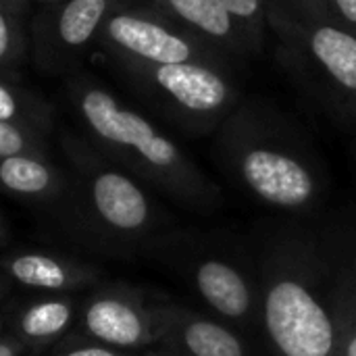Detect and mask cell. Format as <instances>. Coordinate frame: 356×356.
Returning a JSON list of instances; mask_svg holds the SVG:
<instances>
[{"label": "cell", "instance_id": "6da1fadb", "mask_svg": "<svg viewBox=\"0 0 356 356\" xmlns=\"http://www.w3.org/2000/svg\"><path fill=\"white\" fill-rule=\"evenodd\" d=\"M248 242L261 284V355L340 356L356 309V215H275Z\"/></svg>", "mask_w": 356, "mask_h": 356}, {"label": "cell", "instance_id": "7a4b0ae2", "mask_svg": "<svg viewBox=\"0 0 356 356\" xmlns=\"http://www.w3.org/2000/svg\"><path fill=\"white\" fill-rule=\"evenodd\" d=\"M69 100L90 142L142 184L200 217L223 207L221 188L148 117L125 106L113 92L77 77L69 83Z\"/></svg>", "mask_w": 356, "mask_h": 356}, {"label": "cell", "instance_id": "3957f363", "mask_svg": "<svg viewBox=\"0 0 356 356\" xmlns=\"http://www.w3.org/2000/svg\"><path fill=\"white\" fill-rule=\"evenodd\" d=\"M219 156L232 179L280 215L323 211L327 175L315 154L288 129L242 113L225 121Z\"/></svg>", "mask_w": 356, "mask_h": 356}, {"label": "cell", "instance_id": "277c9868", "mask_svg": "<svg viewBox=\"0 0 356 356\" xmlns=\"http://www.w3.org/2000/svg\"><path fill=\"white\" fill-rule=\"evenodd\" d=\"M60 144L71 165L69 207L96 242L117 252H152L175 229L171 215L152 198L146 184L90 140L65 134Z\"/></svg>", "mask_w": 356, "mask_h": 356}, {"label": "cell", "instance_id": "5b68a950", "mask_svg": "<svg viewBox=\"0 0 356 356\" xmlns=\"http://www.w3.org/2000/svg\"><path fill=\"white\" fill-rule=\"evenodd\" d=\"M211 317L240 332L261 353V284L248 240L225 229H179L152 250Z\"/></svg>", "mask_w": 356, "mask_h": 356}, {"label": "cell", "instance_id": "8992f818", "mask_svg": "<svg viewBox=\"0 0 356 356\" xmlns=\"http://www.w3.org/2000/svg\"><path fill=\"white\" fill-rule=\"evenodd\" d=\"M98 40L127 69L211 60L209 50L194 35L173 27L156 13L129 8L123 2L104 19Z\"/></svg>", "mask_w": 356, "mask_h": 356}, {"label": "cell", "instance_id": "52a82bcc", "mask_svg": "<svg viewBox=\"0 0 356 356\" xmlns=\"http://www.w3.org/2000/svg\"><path fill=\"white\" fill-rule=\"evenodd\" d=\"M129 71L192 129H209L236 100L229 79L211 60H188Z\"/></svg>", "mask_w": 356, "mask_h": 356}, {"label": "cell", "instance_id": "ba28073f", "mask_svg": "<svg viewBox=\"0 0 356 356\" xmlns=\"http://www.w3.org/2000/svg\"><path fill=\"white\" fill-rule=\"evenodd\" d=\"M77 323L88 340L117 350L144 353L156 346L152 302L127 284L94 290L77 309Z\"/></svg>", "mask_w": 356, "mask_h": 356}, {"label": "cell", "instance_id": "9c48e42d", "mask_svg": "<svg viewBox=\"0 0 356 356\" xmlns=\"http://www.w3.org/2000/svg\"><path fill=\"white\" fill-rule=\"evenodd\" d=\"M119 4L121 0H60L42 6L31 23L35 63L52 73L75 67Z\"/></svg>", "mask_w": 356, "mask_h": 356}, {"label": "cell", "instance_id": "30bf717a", "mask_svg": "<svg viewBox=\"0 0 356 356\" xmlns=\"http://www.w3.org/2000/svg\"><path fill=\"white\" fill-rule=\"evenodd\" d=\"M156 346L177 356H254V346L223 321L173 300H154Z\"/></svg>", "mask_w": 356, "mask_h": 356}, {"label": "cell", "instance_id": "8fae6325", "mask_svg": "<svg viewBox=\"0 0 356 356\" xmlns=\"http://www.w3.org/2000/svg\"><path fill=\"white\" fill-rule=\"evenodd\" d=\"M0 275L15 286L46 294H67L100 280L94 265L44 250H21L0 261Z\"/></svg>", "mask_w": 356, "mask_h": 356}, {"label": "cell", "instance_id": "7c38bea8", "mask_svg": "<svg viewBox=\"0 0 356 356\" xmlns=\"http://www.w3.org/2000/svg\"><path fill=\"white\" fill-rule=\"evenodd\" d=\"M0 190L29 202H65L69 207L71 181L48 159L40 154H19L0 159Z\"/></svg>", "mask_w": 356, "mask_h": 356}, {"label": "cell", "instance_id": "4fadbf2b", "mask_svg": "<svg viewBox=\"0 0 356 356\" xmlns=\"http://www.w3.org/2000/svg\"><path fill=\"white\" fill-rule=\"evenodd\" d=\"M292 29L300 31L305 48L334 83L356 100V33L330 21H307Z\"/></svg>", "mask_w": 356, "mask_h": 356}, {"label": "cell", "instance_id": "5bb4252c", "mask_svg": "<svg viewBox=\"0 0 356 356\" xmlns=\"http://www.w3.org/2000/svg\"><path fill=\"white\" fill-rule=\"evenodd\" d=\"M77 317L75 300L65 294H48L46 298L25 305L15 319V338L29 348H46L65 338Z\"/></svg>", "mask_w": 356, "mask_h": 356}, {"label": "cell", "instance_id": "9a60e30c", "mask_svg": "<svg viewBox=\"0 0 356 356\" xmlns=\"http://www.w3.org/2000/svg\"><path fill=\"white\" fill-rule=\"evenodd\" d=\"M169 17L196 29L211 42H234L240 25L229 15L223 0H154Z\"/></svg>", "mask_w": 356, "mask_h": 356}, {"label": "cell", "instance_id": "2e32d148", "mask_svg": "<svg viewBox=\"0 0 356 356\" xmlns=\"http://www.w3.org/2000/svg\"><path fill=\"white\" fill-rule=\"evenodd\" d=\"M0 121L19 123L42 134H48L52 127L50 108L15 81L0 77Z\"/></svg>", "mask_w": 356, "mask_h": 356}, {"label": "cell", "instance_id": "e0dca14e", "mask_svg": "<svg viewBox=\"0 0 356 356\" xmlns=\"http://www.w3.org/2000/svg\"><path fill=\"white\" fill-rule=\"evenodd\" d=\"M23 10L0 0V75H10L25 54V31L21 23Z\"/></svg>", "mask_w": 356, "mask_h": 356}, {"label": "cell", "instance_id": "ac0fdd59", "mask_svg": "<svg viewBox=\"0 0 356 356\" xmlns=\"http://www.w3.org/2000/svg\"><path fill=\"white\" fill-rule=\"evenodd\" d=\"M19 154L48 156L46 134L19 123L0 121V159L19 156Z\"/></svg>", "mask_w": 356, "mask_h": 356}, {"label": "cell", "instance_id": "d6986e66", "mask_svg": "<svg viewBox=\"0 0 356 356\" xmlns=\"http://www.w3.org/2000/svg\"><path fill=\"white\" fill-rule=\"evenodd\" d=\"M229 15L240 27H250L259 29L263 23V10H265V0H223Z\"/></svg>", "mask_w": 356, "mask_h": 356}, {"label": "cell", "instance_id": "ffe728a7", "mask_svg": "<svg viewBox=\"0 0 356 356\" xmlns=\"http://www.w3.org/2000/svg\"><path fill=\"white\" fill-rule=\"evenodd\" d=\"M138 353H125V350H117L92 340H83V342H69L67 346H63L60 350H56L52 356H134Z\"/></svg>", "mask_w": 356, "mask_h": 356}, {"label": "cell", "instance_id": "44dd1931", "mask_svg": "<svg viewBox=\"0 0 356 356\" xmlns=\"http://www.w3.org/2000/svg\"><path fill=\"white\" fill-rule=\"evenodd\" d=\"M332 13L348 27L356 29V0H332Z\"/></svg>", "mask_w": 356, "mask_h": 356}, {"label": "cell", "instance_id": "7402d4cb", "mask_svg": "<svg viewBox=\"0 0 356 356\" xmlns=\"http://www.w3.org/2000/svg\"><path fill=\"white\" fill-rule=\"evenodd\" d=\"M340 356H356V309L348 321V327L344 332L342 338V346H340Z\"/></svg>", "mask_w": 356, "mask_h": 356}, {"label": "cell", "instance_id": "603a6c76", "mask_svg": "<svg viewBox=\"0 0 356 356\" xmlns=\"http://www.w3.org/2000/svg\"><path fill=\"white\" fill-rule=\"evenodd\" d=\"M27 348L15 336H0V356H25Z\"/></svg>", "mask_w": 356, "mask_h": 356}, {"label": "cell", "instance_id": "cb8c5ba5", "mask_svg": "<svg viewBox=\"0 0 356 356\" xmlns=\"http://www.w3.org/2000/svg\"><path fill=\"white\" fill-rule=\"evenodd\" d=\"M300 2H302V4H307L309 8L332 13V0H300Z\"/></svg>", "mask_w": 356, "mask_h": 356}, {"label": "cell", "instance_id": "d4e9b609", "mask_svg": "<svg viewBox=\"0 0 356 356\" xmlns=\"http://www.w3.org/2000/svg\"><path fill=\"white\" fill-rule=\"evenodd\" d=\"M142 356H177L173 355V353H169V350H165V348H161V346H152V348H148V350H144V353H140Z\"/></svg>", "mask_w": 356, "mask_h": 356}, {"label": "cell", "instance_id": "484cf974", "mask_svg": "<svg viewBox=\"0 0 356 356\" xmlns=\"http://www.w3.org/2000/svg\"><path fill=\"white\" fill-rule=\"evenodd\" d=\"M8 286H10V284L0 275V302H2V298L6 296V292H8Z\"/></svg>", "mask_w": 356, "mask_h": 356}, {"label": "cell", "instance_id": "4316f807", "mask_svg": "<svg viewBox=\"0 0 356 356\" xmlns=\"http://www.w3.org/2000/svg\"><path fill=\"white\" fill-rule=\"evenodd\" d=\"M10 4H15L17 8H21V10H25V6L29 4V0H8Z\"/></svg>", "mask_w": 356, "mask_h": 356}, {"label": "cell", "instance_id": "83f0119b", "mask_svg": "<svg viewBox=\"0 0 356 356\" xmlns=\"http://www.w3.org/2000/svg\"><path fill=\"white\" fill-rule=\"evenodd\" d=\"M6 238V223L2 221V217H0V242Z\"/></svg>", "mask_w": 356, "mask_h": 356}, {"label": "cell", "instance_id": "f1b7e54d", "mask_svg": "<svg viewBox=\"0 0 356 356\" xmlns=\"http://www.w3.org/2000/svg\"><path fill=\"white\" fill-rule=\"evenodd\" d=\"M42 6H46V4H56V2H60V0H38Z\"/></svg>", "mask_w": 356, "mask_h": 356}, {"label": "cell", "instance_id": "f546056e", "mask_svg": "<svg viewBox=\"0 0 356 356\" xmlns=\"http://www.w3.org/2000/svg\"><path fill=\"white\" fill-rule=\"evenodd\" d=\"M2 327H4V315L0 313V336H2Z\"/></svg>", "mask_w": 356, "mask_h": 356}, {"label": "cell", "instance_id": "4dcf8cb0", "mask_svg": "<svg viewBox=\"0 0 356 356\" xmlns=\"http://www.w3.org/2000/svg\"><path fill=\"white\" fill-rule=\"evenodd\" d=\"M134 356H142V355H140V353H138V355H134Z\"/></svg>", "mask_w": 356, "mask_h": 356}]
</instances>
